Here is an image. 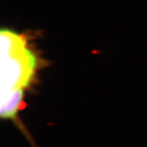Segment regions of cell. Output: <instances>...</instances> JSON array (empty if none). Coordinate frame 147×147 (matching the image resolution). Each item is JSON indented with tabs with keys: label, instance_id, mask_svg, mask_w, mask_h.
I'll use <instances>...</instances> for the list:
<instances>
[{
	"label": "cell",
	"instance_id": "cell-1",
	"mask_svg": "<svg viewBox=\"0 0 147 147\" xmlns=\"http://www.w3.org/2000/svg\"><path fill=\"white\" fill-rule=\"evenodd\" d=\"M1 38V111L3 119L16 121L26 91L34 83L38 60L26 36L3 29Z\"/></svg>",
	"mask_w": 147,
	"mask_h": 147
}]
</instances>
